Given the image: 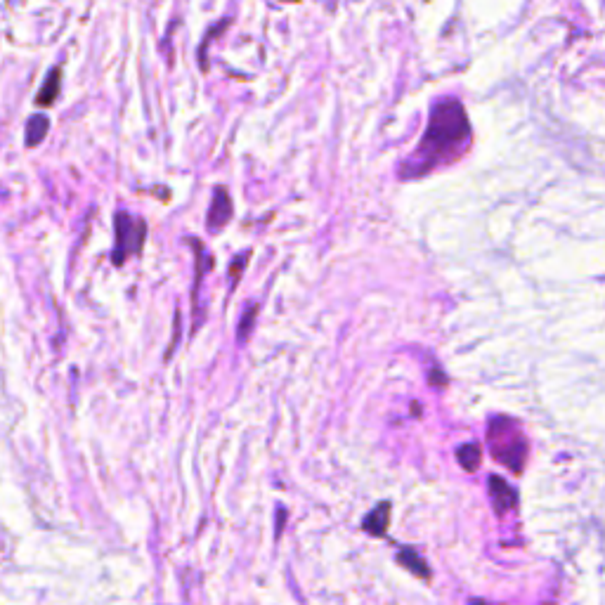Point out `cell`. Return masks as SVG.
I'll return each mask as SVG.
<instances>
[{
    "label": "cell",
    "mask_w": 605,
    "mask_h": 605,
    "mask_svg": "<svg viewBox=\"0 0 605 605\" xmlns=\"http://www.w3.org/2000/svg\"><path fill=\"white\" fill-rule=\"evenodd\" d=\"M471 145V123L454 97H440L433 102L431 119H428L426 133L412 156H407L400 168L402 180L424 178L435 168L452 164Z\"/></svg>",
    "instance_id": "6da1fadb"
},
{
    "label": "cell",
    "mask_w": 605,
    "mask_h": 605,
    "mask_svg": "<svg viewBox=\"0 0 605 605\" xmlns=\"http://www.w3.org/2000/svg\"><path fill=\"white\" fill-rule=\"evenodd\" d=\"M114 232H116V244L112 251L114 265H123L128 256H138L142 244L147 237V225L142 218L128 216L126 211L116 213L114 218Z\"/></svg>",
    "instance_id": "7a4b0ae2"
},
{
    "label": "cell",
    "mask_w": 605,
    "mask_h": 605,
    "mask_svg": "<svg viewBox=\"0 0 605 605\" xmlns=\"http://www.w3.org/2000/svg\"><path fill=\"white\" fill-rule=\"evenodd\" d=\"M490 447L502 464H506L513 471H520L525 457V442L520 435L511 433V424L504 419H497L490 426Z\"/></svg>",
    "instance_id": "3957f363"
},
{
    "label": "cell",
    "mask_w": 605,
    "mask_h": 605,
    "mask_svg": "<svg viewBox=\"0 0 605 605\" xmlns=\"http://www.w3.org/2000/svg\"><path fill=\"white\" fill-rule=\"evenodd\" d=\"M230 218H232L230 192H227L225 187H216V192H213L211 211H208V218H206L208 230L220 232L227 223H230Z\"/></svg>",
    "instance_id": "277c9868"
},
{
    "label": "cell",
    "mask_w": 605,
    "mask_h": 605,
    "mask_svg": "<svg viewBox=\"0 0 605 605\" xmlns=\"http://www.w3.org/2000/svg\"><path fill=\"white\" fill-rule=\"evenodd\" d=\"M388 523H390V504L383 502L376 506V509L369 513L367 518H364V530H367L369 535L381 537V535H386Z\"/></svg>",
    "instance_id": "5b68a950"
},
{
    "label": "cell",
    "mask_w": 605,
    "mask_h": 605,
    "mask_svg": "<svg viewBox=\"0 0 605 605\" xmlns=\"http://www.w3.org/2000/svg\"><path fill=\"white\" fill-rule=\"evenodd\" d=\"M48 116L38 114V116H31L29 123H26V147H36L41 145L45 135H48Z\"/></svg>",
    "instance_id": "8992f818"
},
{
    "label": "cell",
    "mask_w": 605,
    "mask_h": 605,
    "mask_svg": "<svg viewBox=\"0 0 605 605\" xmlns=\"http://www.w3.org/2000/svg\"><path fill=\"white\" fill-rule=\"evenodd\" d=\"M490 490H492V499H494V506H497V511H506L509 506L516 504V494H513L511 487L506 485L502 478H492Z\"/></svg>",
    "instance_id": "52a82bcc"
},
{
    "label": "cell",
    "mask_w": 605,
    "mask_h": 605,
    "mask_svg": "<svg viewBox=\"0 0 605 605\" xmlns=\"http://www.w3.org/2000/svg\"><path fill=\"white\" fill-rule=\"evenodd\" d=\"M60 81H62V69H52L50 76L45 78V88L41 90V95L36 97V104H41V107H50L52 100H55L57 95H60Z\"/></svg>",
    "instance_id": "ba28073f"
},
{
    "label": "cell",
    "mask_w": 605,
    "mask_h": 605,
    "mask_svg": "<svg viewBox=\"0 0 605 605\" xmlns=\"http://www.w3.org/2000/svg\"><path fill=\"white\" fill-rule=\"evenodd\" d=\"M398 561H400V565H405V568L409 570V572H414V575H419V577H426L431 575V572H428V565H426V561L424 558H421L419 554H416L414 549H402L400 554H398Z\"/></svg>",
    "instance_id": "9c48e42d"
},
{
    "label": "cell",
    "mask_w": 605,
    "mask_h": 605,
    "mask_svg": "<svg viewBox=\"0 0 605 605\" xmlns=\"http://www.w3.org/2000/svg\"><path fill=\"white\" fill-rule=\"evenodd\" d=\"M457 459H459V464L466 468V471H476V468L480 466V447L476 445V442H471V445H461L457 452Z\"/></svg>",
    "instance_id": "30bf717a"
},
{
    "label": "cell",
    "mask_w": 605,
    "mask_h": 605,
    "mask_svg": "<svg viewBox=\"0 0 605 605\" xmlns=\"http://www.w3.org/2000/svg\"><path fill=\"white\" fill-rule=\"evenodd\" d=\"M256 310H258V305L251 303L249 310L244 312L242 322H239V341H244V336H249V331L253 327V320H256Z\"/></svg>",
    "instance_id": "8fae6325"
},
{
    "label": "cell",
    "mask_w": 605,
    "mask_h": 605,
    "mask_svg": "<svg viewBox=\"0 0 605 605\" xmlns=\"http://www.w3.org/2000/svg\"><path fill=\"white\" fill-rule=\"evenodd\" d=\"M246 260H249V253H242V256L234 260V265H232V289H234V284L239 282V277H242V268L246 265Z\"/></svg>",
    "instance_id": "7c38bea8"
},
{
    "label": "cell",
    "mask_w": 605,
    "mask_h": 605,
    "mask_svg": "<svg viewBox=\"0 0 605 605\" xmlns=\"http://www.w3.org/2000/svg\"><path fill=\"white\" fill-rule=\"evenodd\" d=\"M471 605H487V603H483V601H473Z\"/></svg>",
    "instance_id": "4fadbf2b"
}]
</instances>
